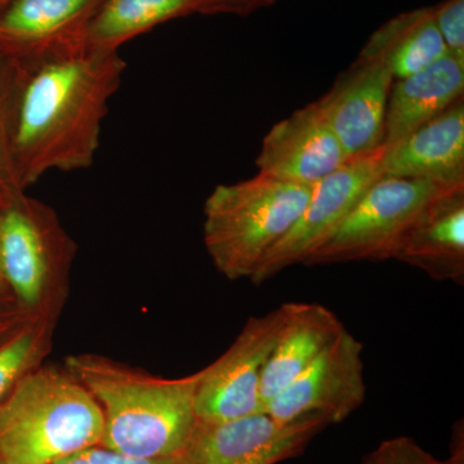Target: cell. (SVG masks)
I'll list each match as a JSON object with an SVG mask.
<instances>
[{
	"mask_svg": "<svg viewBox=\"0 0 464 464\" xmlns=\"http://www.w3.org/2000/svg\"><path fill=\"white\" fill-rule=\"evenodd\" d=\"M125 69L119 52L91 50L85 43L32 58L14 140V170L24 191L52 170L93 166Z\"/></svg>",
	"mask_w": 464,
	"mask_h": 464,
	"instance_id": "cell-1",
	"label": "cell"
},
{
	"mask_svg": "<svg viewBox=\"0 0 464 464\" xmlns=\"http://www.w3.org/2000/svg\"><path fill=\"white\" fill-rule=\"evenodd\" d=\"M63 368L100 405L101 447L137 459L181 454L198 423L195 395L200 372L158 377L91 353L67 356Z\"/></svg>",
	"mask_w": 464,
	"mask_h": 464,
	"instance_id": "cell-2",
	"label": "cell"
},
{
	"mask_svg": "<svg viewBox=\"0 0 464 464\" xmlns=\"http://www.w3.org/2000/svg\"><path fill=\"white\" fill-rule=\"evenodd\" d=\"M100 405L65 368L41 365L0 404V464H56L101 445Z\"/></svg>",
	"mask_w": 464,
	"mask_h": 464,
	"instance_id": "cell-3",
	"label": "cell"
},
{
	"mask_svg": "<svg viewBox=\"0 0 464 464\" xmlns=\"http://www.w3.org/2000/svg\"><path fill=\"white\" fill-rule=\"evenodd\" d=\"M315 185L257 174L218 185L204 204V246L226 279H250L262 259L286 237Z\"/></svg>",
	"mask_w": 464,
	"mask_h": 464,
	"instance_id": "cell-4",
	"label": "cell"
},
{
	"mask_svg": "<svg viewBox=\"0 0 464 464\" xmlns=\"http://www.w3.org/2000/svg\"><path fill=\"white\" fill-rule=\"evenodd\" d=\"M76 252V241L53 208L26 191L3 201L0 266L9 295L27 317L57 324Z\"/></svg>",
	"mask_w": 464,
	"mask_h": 464,
	"instance_id": "cell-5",
	"label": "cell"
},
{
	"mask_svg": "<svg viewBox=\"0 0 464 464\" xmlns=\"http://www.w3.org/2000/svg\"><path fill=\"white\" fill-rule=\"evenodd\" d=\"M458 186L381 177L304 265L392 259L402 235L424 208Z\"/></svg>",
	"mask_w": 464,
	"mask_h": 464,
	"instance_id": "cell-6",
	"label": "cell"
},
{
	"mask_svg": "<svg viewBox=\"0 0 464 464\" xmlns=\"http://www.w3.org/2000/svg\"><path fill=\"white\" fill-rule=\"evenodd\" d=\"M329 424L323 414L283 422L265 411L224 422H198L177 458L182 464H277L301 456Z\"/></svg>",
	"mask_w": 464,
	"mask_h": 464,
	"instance_id": "cell-7",
	"label": "cell"
},
{
	"mask_svg": "<svg viewBox=\"0 0 464 464\" xmlns=\"http://www.w3.org/2000/svg\"><path fill=\"white\" fill-rule=\"evenodd\" d=\"M283 317V306L250 317L226 353L199 371L195 395L198 422H224L265 411L262 375Z\"/></svg>",
	"mask_w": 464,
	"mask_h": 464,
	"instance_id": "cell-8",
	"label": "cell"
},
{
	"mask_svg": "<svg viewBox=\"0 0 464 464\" xmlns=\"http://www.w3.org/2000/svg\"><path fill=\"white\" fill-rule=\"evenodd\" d=\"M380 148L351 159L343 167L315 183L313 194L297 222L262 259L250 282L261 285L290 266L304 264L337 230L365 191L381 179Z\"/></svg>",
	"mask_w": 464,
	"mask_h": 464,
	"instance_id": "cell-9",
	"label": "cell"
},
{
	"mask_svg": "<svg viewBox=\"0 0 464 464\" xmlns=\"http://www.w3.org/2000/svg\"><path fill=\"white\" fill-rule=\"evenodd\" d=\"M362 343L347 329L306 371L265 406L275 420L323 414L331 424L346 420L364 404L366 383Z\"/></svg>",
	"mask_w": 464,
	"mask_h": 464,
	"instance_id": "cell-10",
	"label": "cell"
},
{
	"mask_svg": "<svg viewBox=\"0 0 464 464\" xmlns=\"http://www.w3.org/2000/svg\"><path fill=\"white\" fill-rule=\"evenodd\" d=\"M393 79L383 61L360 52L353 65L316 101L351 158L380 148Z\"/></svg>",
	"mask_w": 464,
	"mask_h": 464,
	"instance_id": "cell-11",
	"label": "cell"
},
{
	"mask_svg": "<svg viewBox=\"0 0 464 464\" xmlns=\"http://www.w3.org/2000/svg\"><path fill=\"white\" fill-rule=\"evenodd\" d=\"M351 159L315 101L268 130L256 164L259 174L315 185Z\"/></svg>",
	"mask_w": 464,
	"mask_h": 464,
	"instance_id": "cell-12",
	"label": "cell"
},
{
	"mask_svg": "<svg viewBox=\"0 0 464 464\" xmlns=\"http://www.w3.org/2000/svg\"><path fill=\"white\" fill-rule=\"evenodd\" d=\"M386 148V146H384ZM382 177L464 185V100L386 148Z\"/></svg>",
	"mask_w": 464,
	"mask_h": 464,
	"instance_id": "cell-13",
	"label": "cell"
},
{
	"mask_svg": "<svg viewBox=\"0 0 464 464\" xmlns=\"http://www.w3.org/2000/svg\"><path fill=\"white\" fill-rule=\"evenodd\" d=\"M392 259L439 282H464V185L432 200L409 226Z\"/></svg>",
	"mask_w": 464,
	"mask_h": 464,
	"instance_id": "cell-14",
	"label": "cell"
},
{
	"mask_svg": "<svg viewBox=\"0 0 464 464\" xmlns=\"http://www.w3.org/2000/svg\"><path fill=\"white\" fill-rule=\"evenodd\" d=\"M102 0H9L0 9V43L39 58L84 43V32Z\"/></svg>",
	"mask_w": 464,
	"mask_h": 464,
	"instance_id": "cell-15",
	"label": "cell"
},
{
	"mask_svg": "<svg viewBox=\"0 0 464 464\" xmlns=\"http://www.w3.org/2000/svg\"><path fill=\"white\" fill-rule=\"evenodd\" d=\"M282 306V326L262 375L264 406L304 373L346 329L323 304L288 302Z\"/></svg>",
	"mask_w": 464,
	"mask_h": 464,
	"instance_id": "cell-16",
	"label": "cell"
},
{
	"mask_svg": "<svg viewBox=\"0 0 464 464\" xmlns=\"http://www.w3.org/2000/svg\"><path fill=\"white\" fill-rule=\"evenodd\" d=\"M464 94V61L450 53L406 78L393 81L387 101L383 141L390 148L442 114Z\"/></svg>",
	"mask_w": 464,
	"mask_h": 464,
	"instance_id": "cell-17",
	"label": "cell"
},
{
	"mask_svg": "<svg viewBox=\"0 0 464 464\" xmlns=\"http://www.w3.org/2000/svg\"><path fill=\"white\" fill-rule=\"evenodd\" d=\"M360 52L383 61L395 81L420 72L448 53L431 7L411 9L391 18L372 34Z\"/></svg>",
	"mask_w": 464,
	"mask_h": 464,
	"instance_id": "cell-18",
	"label": "cell"
},
{
	"mask_svg": "<svg viewBox=\"0 0 464 464\" xmlns=\"http://www.w3.org/2000/svg\"><path fill=\"white\" fill-rule=\"evenodd\" d=\"M206 0H102L85 27L84 43L101 52H119L136 36L174 18L201 14Z\"/></svg>",
	"mask_w": 464,
	"mask_h": 464,
	"instance_id": "cell-19",
	"label": "cell"
},
{
	"mask_svg": "<svg viewBox=\"0 0 464 464\" xmlns=\"http://www.w3.org/2000/svg\"><path fill=\"white\" fill-rule=\"evenodd\" d=\"M32 60L0 43V198L23 192L14 163L18 102Z\"/></svg>",
	"mask_w": 464,
	"mask_h": 464,
	"instance_id": "cell-20",
	"label": "cell"
},
{
	"mask_svg": "<svg viewBox=\"0 0 464 464\" xmlns=\"http://www.w3.org/2000/svg\"><path fill=\"white\" fill-rule=\"evenodd\" d=\"M57 324L27 319L0 342V404L18 382L43 365L51 353Z\"/></svg>",
	"mask_w": 464,
	"mask_h": 464,
	"instance_id": "cell-21",
	"label": "cell"
},
{
	"mask_svg": "<svg viewBox=\"0 0 464 464\" xmlns=\"http://www.w3.org/2000/svg\"><path fill=\"white\" fill-rule=\"evenodd\" d=\"M462 436H456V448L448 459H439L409 436H396L382 441L360 464H464Z\"/></svg>",
	"mask_w": 464,
	"mask_h": 464,
	"instance_id": "cell-22",
	"label": "cell"
},
{
	"mask_svg": "<svg viewBox=\"0 0 464 464\" xmlns=\"http://www.w3.org/2000/svg\"><path fill=\"white\" fill-rule=\"evenodd\" d=\"M431 8L448 53L464 61V0H442Z\"/></svg>",
	"mask_w": 464,
	"mask_h": 464,
	"instance_id": "cell-23",
	"label": "cell"
},
{
	"mask_svg": "<svg viewBox=\"0 0 464 464\" xmlns=\"http://www.w3.org/2000/svg\"><path fill=\"white\" fill-rule=\"evenodd\" d=\"M56 464H182L179 458H166V459H137L121 456L115 451L101 447H93L79 451L74 456L67 457Z\"/></svg>",
	"mask_w": 464,
	"mask_h": 464,
	"instance_id": "cell-24",
	"label": "cell"
},
{
	"mask_svg": "<svg viewBox=\"0 0 464 464\" xmlns=\"http://www.w3.org/2000/svg\"><path fill=\"white\" fill-rule=\"evenodd\" d=\"M276 0H206L203 14H237L248 16L258 9L273 5Z\"/></svg>",
	"mask_w": 464,
	"mask_h": 464,
	"instance_id": "cell-25",
	"label": "cell"
},
{
	"mask_svg": "<svg viewBox=\"0 0 464 464\" xmlns=\"http://www.w3.org/2000/svg\"><path fill=\"white\" fill-rule=\"evenodd\" d=\"M27 317L9 293H0V342L16 331Z\"/></svg>",
	"mask_w": 464,
	"mask_h": 464,
	"instance_id": "cell-26",
	"label": "cell"
},
{
	"mask_svg": "<svg viewBox=\"0 0 464 464\" xmlns=\"http://www.w3.org/2000/svg\"><path fill=\"white\" fill-rule=\"evenodd\" d=\"M7 199V198H5ZM5 199L0 198V212H2V204ZM0 293H8L7 286H5V277H3L2 266H0Z\"/></svg>",
	"mask_w": 464,
	"mask_h": 464,
	"instance_id": "cell-27",
	"label": "cell"
},
{
	"mask_svg": "<svg viewBox=\"0 0 464 464\" xmlns=\"http://www.w3.org/2000/svg\"><path fill=\"white\" fill-rule=\"evenodd\" d=\"M9 2V0H3L2 2V5H0V9H2L3 7H5V5H7V3Z\"/></svg>",
	"mask_w": 464,
	"mask_h": 464,
	"instance_id": "cell-28",
	"label": "cell"
},
{
	"mask_svg": "<svg viewBox=\"0 0 464 464\" xmlns=\"http://www.w3.org/2000/svg\"><path fill=\"white\" fill-rule=\"evenodd\" d=\"M2 2H3V0H0V5H2Z\"/></svg>",
	"mask_w": 464,
	"mask_h": 464,
	"instance_id": "cell-29",
	"label": "cell"
}]
</instances>
